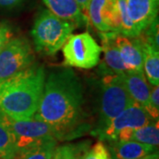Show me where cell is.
<instances>
[{"mask_svg":"<svg viewBox=\"0 0 159 159\" xmlns=\"http://www.w3.org/2000/svg\"><path fill=\"white\" fill-rule=\"evenodd\" d=\"M65 65L80 69H92L100 62L102 47L89 32L71 34L62 47Z\"/></svg>","mask_w":159,"mask_h":159,"instance_id":"5b68a950","label":"cell"},{"mask_svg":"<svg viewBox=\"0 0 159 159\" xmlns=\"http://www.w3.org/2000/svg\"><path fill=\"white\" fill-rule=\"evenodd\" d=\"M13 35L11 28L6 23H0V51L3 49L6 43L11 39Z\"/></svg>","mask_w":159,"mask_h":159,"instance_id":"d4e9b609","label":"cell"},{"mask_svg":"<svg viewBox=\"0 0 159 159\" xmlns=\"http://www.w3.org/2000/svg\"><path fill=\"white\" fill-rule=\"evenodd\" d=\"M75 2L78 4V6L81 9V11H83L86 15V11H87L88 4H89V0H75Z\"/></svg>","mask_w":159,"mask_h":159,"instance_id":"4316f807","label":"cell"},{"mask_svg":"<svg viewBox=\"0 0 159 159\" xmlns=\"http://www.w3.org/2000/svg\"><path fill=\"white\" fill-rule=\"evenodd\" d=\"M134 101L125 87L123 74H106L102 76L99 102V117L96 127L91 131L102 129Z\"/></svg>","mask_w":159,"mask_h":159,"instance_id":"277c9868","label":"cell"},{"mask_svg":"<svg viewBox=\"0 0 159 159\" xmlns=\"http://www.w3.org/2000/svg\"><path fill=\"white\" fill-rule=\"evenodd\" d=\"M123 78L133 100L147 110L151 89L144 72L127 71L123 74Z\"/></svg>","mask_w":159,"mask_h":159,"instance_id":"5bb4252c","label":"cell"},{"mask_svg":"<svg viewBox=\"0 0 159 159\" xmlns=\"http://www.w3.org/2000/svg\"><path fill=\"white\" fill-rule=\"evenodd\" d=\"M76 28L74 23L58 18L49 10L41 11L31 30L34 50L46 56L55 55Z\"/></svg>","mask_w":159,"mask_h":159,"instance_id":"3957f363","label":"cell"},{"mask_svg":"<svg viewBox=\"0 0 159 159\" xmlns=\"http://www.w3.org/2000/svg\"><path fill=\"white\" fill-rule=\"evenodd\" d=\"M140 39V38H139ZM141 42L143 54V71L147 80L152 86L159 85V51Z\"/></svg>","mask_w":159,"mask_h":159,"instance_id":"e0dca14e","label":"cell"},{"mask_svg":"<svg viewBox=\"0 0 159 159\" xmlns=\"http://www.w3.org/2000/svg\"><path fill=\"white\" fill-rule=\"evenodd\" d=\"M131 141L157 148L159 144L158 119L152 120L148 125L134 129L131 136Z\"/></svg>","mask_w":159,"mask_h":159,"instance_id":"d6986e66","label":"cell"},{"mask_svg":"<svg viewBox=\"0 0 159 159\" xmlns=\"http://www.w3.org/2000/svg\"><path fill=\"white\" fill-rule=\"evenodd\" d=\"M45 79L44 66L34 63L9 78L0 80V109L15 120L33 119Z\"/></svg>","mask_w":159,"mask_h":159,"instance_id":"7a4b0ae2","label":"cell"},{"mask_svg":"<svg viewBox=\"0 0 159 159\" xmlns=\"http://www.w3.org/2000/svg\"><path fill=\"white\" fill-rule=\"evenodd\" d=\"M141 159H142V158H141Z\"/></svg>","mask_w":159,"mask_h":159,"instance_id":"f546056e","label":"cell"},{"mask_svg":"<svg viewBox=\"0 0 159 159\" xmlns=\"http://www.w3.org/2000/svg\"><path fill=\"white\" fill-rule=\"evenodd\" d=\"M159 30L158 18H157L150 25L138 35L140 40L144 43H147L156 50H159Z\"/></svg>","mask_w":159,"mask_h":159,"instance_id":"7402d4cb","label":"cell"},{"mask_svg":"<svg viewBox=\"0 0 159 159\" xmlns=\"http://www.w3.org/2000/svg\"><path fill=\"white\" fill-rule=\"evenodd\" d=\"M117 34L113 32L100 33L102 52H103V61L100 66L102 76L106 74H124L127 72L119 49L116 46L115 37Z\"/></svg>","mask_w":159,"mask_h":159,"instance_id":"30bf717a","label":"cell"},{"mask_svg":"<svg viewBox=\"0 0 159 159\" xmlns=\"http://www.w3.org/2000/svg\"><path fill=\"white\" fill-rule=\"evenodd\" d=\"M16 154V140L10 125L9 117L0 109V157L14 159Z\"/></svg>","mask_w":159,"mask_h":159,"instance_id":"2e32d148","label":"cell"},{"mask_svg":"<svg viewBox=\"0 0 159 159\" xmlns=\"http://www.w3.org/2000/svg\"><path fill=\"white\" fill-rule=\"evenodd\" d=\"M131 20L138 34L153 22L158 14L159 0H125Z\"/></svg>","mask_w":159,"mask_h":159,"instance_id":"8fae6325","label":"cell"},{"mask_svg":"<svg viewBox=\"0 0 159 159\" xmlns=\"http://www.w3.org/2000/svg\"><path fill=\"white\" fill-rule=\"evenodd\" d=\"M0 159H2V158H1V157H0Z\"/></svg>","mask_w":159,"mask_h":159,"instance_id":"f1b7e54d","label":"cell"},{"mask_svg":"<svg viewBox=\"0 0 159 159\" xmlns=\"http://www.w3.org/2000/svg\"><path fill=\"white\" fill-rule=\"evenodd\" d=\"M117 6L119 11L120 22V34L126 37H136L139 35L134 24L131 20L125 0H117Z\"/></svg>","mask_w":159,"mask_h":159,"instance_id":"44dd1931","label":"cell"},{"mask_svg":"<svg viewBox=\"0 0 159 159\" xmlns=\"http://www.w3.org/2000/svg\"><path fill=\"white\" fill-rule=\"evenodd\" d=\"M89 148L87 142L61 145L56 147L51 159H81Z\"/></svg>","mask_w":159,"mask_h":159,"instance_id":"ffe728a7","label":"cell"},{"mask_svg":"<svg viewBox=\"0 0 159 159\" xmlns=\"http://www.w3.org/2000/svg\"><path fill=\"white\" fill-rule=\"evenodd\" d=\"M57 144V141L55 138L48 139L20 149L14 159H51Z\"/></svg>","mask_w":159,"mask_h":159,"instance_id":"ac0fdd59","label":"cell"},{"mask_svg":"<svg viewBox=\"0 0 159 159\" xmlns=\"http://www.w3.org/2000/svg\"><path fill=\"white\" fill-rule=\"evenodd\" d=\"M146 111L154 120H157L159 118V87L154 86L150 92V97L148 100V108Z\"/></svg>","mask_w":159,"mask_h":159,"instance_id":"cb8c5ba5","label":"cell"},{"mask_svg":"<svg viewBox=\"0 0 159 159\" xmlns=\"http://www.w3.org/2000/svg\"><path fill=\"white\" fill-rule=\"evenodd\" d=\"M48 10L58 18L74 23L76 27L89 24V20L75 0H43Z\"/></svg>","mask_w":159,"mask_h":159,"instance_id":"4fadbf2b","label":"cell"},{"mask_svg":"<svg viewBox=\"0 0 159 159\" xmlns=\"http://www.w3.org/2000/svg\"><path fill=\"white\" fill-rule=\"evenodd\" d=\"M20 0H0V6L2 7H11L18 4Z\"/></svg>","mask_w":159,"mask_h":159,"instance_id":"484cf974","label":"cell"},{"mask_svg":"<svg viewBox=\"0 0 159 159\" xmlns=\"http://www.w3.org/2000/svg\"><path fill=\"white\" fill-rule=\"evenodd\" d=\"M83 87L71 68L51 72L34 119L51 127L57 141L81 136L89 130L86 123Z\"/></svg>","mask_w":159,"mask_h":159,"instance_id":"6da1fadb","label":"cell"},{"mask_svg":"<svg viewBox=\"0 0 159 159\" xmlns=\"http://www.w3.org/2000/svg\"><path fill=\"white\" fill-rule=\"evenodd\" d=\"M34 63L32 46L24 36L11 37L0 51V80L9 78Z\"/></svg>","mask_w":159,"mask_h":159,"instance_id":"8992f818","label":"cell"},{"mask_svg":"<svg viewBox=\"0 0 159 159\" xmlns=\"http://www.w3.org/2000/svg\"><path fill=\"white\" fill-rule=\"evenodd\" d=\"M142 159H159L158 152L155 151V152H152V153L148 154L147 156H145L144 157H142Z\"/></svg>","mask_w":159,"mask_h":159,"instance_id":"83f0119b","label":"cell"},{"mask_svg":"<svg viewBox=\"0 0 159 159\" xmlns=\"http://www.w3.org/2000/svg\"><path fill=\"white\" fill-rule=\"evenodd\" d=\"M115 43L127 71L143 72V54L139 37L130 38L117 34Z\"/></svg>","mask_w":159,"mask_h":159,"instance_id":"7c38bea8","label":"cell"},{"mask_svg":"<svg viewBox=\"0 0 159 159\" xmlns=\"http://www.w3.org/2000/svg\"><path fill=\"white\" fill-rule=\"evenodd\" d=\"M86 16L99 33L120 34L117 0H89Z\"/></svg>","mask_w":159,"mask_h":159,"instance_id":"ba28073f","label":"cell"},{"mask_svg":"<svg viewBox=\"0 0 159 159\" xmlns=\"http://www.w3.org/2000/svg\"><path fill=\"white\" fill-rule=\"evenodd\" d=\"M9 122L16 140L17 152L43 141L55 138L50 125L34 118L28 120H15L9 117Z\"/></svg>","mask_w":159,"mask_h":159,"instance_id":"9c48e42d","label":"cell"},{"mask_svg":"<svg viewBox=\"0 0 159 159\" xmlns=\"http://www.w3.org/2000/svg\"><path fill=\"white\" fill-rule=\"evenodd\" d=\"M81 159H111L106 145L99 141L86 151Z\"/></svg>","mask_w":159,"mask_h":159,"instance_id":"603a6c76","label":"cell"},{"mask_svg":"<svg viewBox=\"0 0 159 159\" xmlns=\"http://www.w3.org/2000/svg\"><path fill=\"white\" fill-rule=\"evenodd\" d=\"M107 148L111 159H141L157 148L134 141L109 142Z\"/></svg>","mask_w":159,"mask_h":159,"instance_id":"9a60e30c","label":"cell"},{"mask_svg":"<svg viewBox=\"0 0 159 159\" xmlns=\"http://www.w3.org/2000/svg\"><path fill=\"white\" fill-rule=\"evenodd\" d=\"M152 120L154 119L146 110L134 102L116 118L111 119L104 127L91 133V134L102 142H114L120 132L142 127L148 125Z\"/></svg>","mask_w":159,"mask_h":159,"instance_id":"52a82bcc","label":"cell"}]
</instances>
